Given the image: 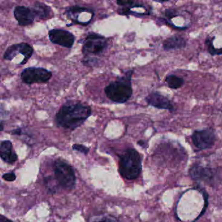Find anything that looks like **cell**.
Here are the masks:
<instances>
[{
    "instance_id": "277c9868",
    "label": "cell",
    "mask_w": 222,
    "mask_h": 222,
    "mask_svg": "<svg viewBox=\"0 0 222 222\" xmlns=\"http://www.w3.org/2000/svg\"><path fill=\"white\" fill-rule=\"evenodd\" d=\"M54 176L58 184L67 190H71L76 184L75 172L69 164L61 159L54 163Z\"/></svg>"
},
{
    "instance_id": "5b68a950",
    "label": "cell",
    "mask_w": 222,
    "mask_h": 222,
    "mask_svg": "<svg viewBox=\"0 0 222 222\" xmlns=\"http://www.w3.org/2000/svg\"><path fill=\"white\" fill-rule=\"evenodd\" d=\"M108 42L106 38L99 34L91 33L85 38L82 46V53L87 56L89 55H99L107 48Z\"/></svg>"
},
{
    "instance_id": "7a4b0ae2",
    "label": "cell",
    "mask_w": 222,
    "mask_h": 222,
    "mask_svg": "<svg viewBox=\"0 0 222 222\" xmlns=\"http://www.w3.org/2000/svg\"><path fill=\"white\" fill-rule=\"evenodd\" d=\"M133 72V70H129L125 76L109 83L104 88L106 95L110 100L122 104L130 99L133 93L131 82Z\"/></svg>"
},
{
    "instance_id": "d6986e66",
    "label": "cell",
    "mask_w": 222,
    "mask_h": 222,
    "mask_svg": "<svg viewBox=\"0 0 222 222\" xmlns=\"http://www.w3.org/2000/svg\"><path fill=\"white\" fill-rule=\"evenodd\" d=\"M72 150L78 151L81 153L84 154V155H87L89 151V148L81 144H74L73 145H72Z\"/></svg>"
},
{
    "instance_id": "7402d4cb",
    "label": "cell",
    "mask_w": 222,
    "mask_h": 222,
    "mask_svg": "<svg viewBox=\"0 0 222 222\" xmlns=\"http://www.w3.org/2000/svg\"><path fill=\"white\" fill-rule=\"evenodd\" d=\"M83 64H84L85 65L87 66H95V63H97L98 61L97 59H93V58H87L85 57V60H83Z\"/></svg>"
},
{
    "instance_id": "9c48e42d",
    "label": "cell",
    "mask_w": 222,
    "mask_h": 222,
    "mask_svg": "<svg viewBox=\"0 0 222 222\" xmlns=\"http://www.w3.org/2000/svg\"><path fill=\"white\" fill-rule=\"evenodd\" d=\"M48 37L53 44L67 48H71L75 41V37L73 34L61 29H50L48 32Z\"/></svg>"
},
{
    "instance_id": "ba28073f",
    "label": "cell",
    "mask_w": 222,
    "mask_h": 222,
    "mask_svg": "<svg viewBox=\"0 0 222 222\" xmlns=\"http://www.w3.org/2000/svg\"><path fill=\"white\" fill-rule=\"evenodd\" d=\"M189 174L190 177L195 181L212 184L216 181L217 171L214 168L195 165L190 169Z\"/></svg>"
},
{
    "instance_id": "8992f818",
    "label": "cell",
    "mask_w": 222,
    "mask_h": 222,
    "mask_svg": "<svg viewBox=\"0 0 222 222\" xmlns=\"http://www.w3.org/2000/svg\"><path fill=\"white\" fill-rule=\"evenodd\" d=\"M52 76V72L42 67H28L20 74L22 82L26 84L44 83L49 82Z\"/></svg>"
},
{
    "instance_id": "8fae6325",
    "label": "cell",
    "mask_w": 222,
    "mask_h": 222,
    "mask_svg": "<svg viewBox=\"0 0 222 222\" xmlns=\"http://www.w3.org/2000/svg\"><path fill=\"white\" fill-rule=\"evenodd\" d=\"M14 16L20 26H28L32 24L37 17L33 8L25 6L16 7Z\"/></svg>"
},
{
    "instance_id": "5bb4252c",
    "label": "cell",
    "mask_w": 222,
    "mask_h": 222,
    "mask_svg": "<svg viewBox=\"0 0 222 222\" xmlns=\"http://www.w3.org/2000/svg\"><path fill=\"white\" fill-rule=\"evenodd\" d=\"M32 8L36 16L40 19L49 18L52 15L51 8L43 3L35 2Z\"/></svg>"
},
{
    "instance_id": "52a82bcc",
    "label": "cell",
    "mask_w": 222,
    "mask_h": 222,
    "mask_svg": "<svg viewBox=\"0 0 222 222\" xmlns=\"http://www.w3.org/2000/svg\"><path fill=\"white\" fill-rule=\"evenodd\" d=\"M191 138L194 146L201 150L211 148L216 140L215 131L211 128L195 130Z\"/></svg>"
},
{
    "instance_id": "2e32d148",
    "label": "cell",
    "mask_w": 222,
    "mask_h": 222,
    "mask_svg": "<svg viewBox=\"0 0 222 222\" xmlns=\"http://www.w3.org/2000/svg\"><path fill=\"white\" fill-rule=\"evenodd\" d=\"M20 49L21 43L15 44L8 46L7 49L5 50V53H4V59L8 61H12L15 57V56H16L18 54H20Z\"/></svg>"
},
{
    "instance_id": "4fadbf2b",
    "label": "cell",
    "mask_w": 222,
    "mask_h": 222,
    "mask_svg": "<svg viewBox=\"0 0 222 222\" xmlns=\"http://www.w3.org/2000/svg\"><path fill=\"white\" fill-rule=\"evenodd\" d=\"M186 46L185 38L179 35H173L166 38L163 42V48L165 51L184 48Z\"/></svg>"
},
{
    "instance_id": "ac0fdd59",
    "label": "cell",
    "mask_w": 222,
    "mask_h": 222,
    "mask_svg": "<svg viewBox=\"0 0 222 222\" xmlns=\"http://www.w3.org/2000/svg\"><path fill=\"white\" fill-rule=\"evenodd\" d=\"M215 39V37L212 38L208 37L205 41V44L207 46V50L208 54L211 55L212 56H215V55H222V48H215L214 45H213V41Z\"/></svg>"
},
{
    "instance_id": "484cf974",
    "label": "cell",
    "mask_w": 222,
    "mask_h": 222,
    "mask_svg": "<svg viewBox=\"0 0 222 222\" xmlns=\"http://www.w3.org/2000/svg\"><path fill=\"white\" fill-rule=\"evenodd\" d=\"M3 130V122H1V131Z\"/></svg>"
},
{
    "instance_id": "7c38bea8",
    "label": "cell",
    "mask_w": 222,
    "mask_h": 222,
    "mask_svg": "<svg viewBox=\"0 0 222 222\" xmlns=\"http://www.w3.org/2000/svg\"><path fill=\"white\" fill-rule=\"evenodd\" d=\"M0 157L2 160L8 164H14L18 160V156L13 151V147L11 142L4 140L0 145Z\"/></svg>"
},
{
    "instance_id": "3957f363",
    "label": "cell",
    "mask_w": 222,
    "mask_h": 222,
    "mask_svg": "<svg viewBox=\"0 0 222 222\" xmlns=\"http://www.w3.org/2000/svg\"><path fill=\"white\" fill-rule=\"evenodd\" d=\"M142 170L140 154L134 149L129 148L119 157V172L127 180L137 178Z\"/></svg>"
},
{
    "instance_id": "ffe728a7",
    "label": "cell",
    "mask_w": 222,
    "mask_h": 222,
    "mask_svg": "<svg viewBox=\"0 0 222 222\" xmlns=\"http://www.w3.org/2000/svg\"><path fill=\"white\" fill-rule=\"evenodd\" d=\"M165 15L168 19H172L173 18H175V17H177L178 16V14L175 9L168 8V9L165 10Z\"/></svg>"
},
{
    "instance_id": "44dd1931",
    "label": "cell",
    "mask_w": 222,
    "mask_h": 222,
    "mask_svg": "<svg viewBox=\"0 0 222 222\" xmlns=\"http://www.w3.org/2000/svg\"><path fill=\"white\" fill-rule=\"evenodd\" d=\"M2 178L8 182H13L16 180V176L14 172H9L3 175Z\"/></svg>"
},
{
    "instance_id": "9a60e30c",
    "label": "cell",
    "mask_w": 222,
    "mask_h": 222,
    "mask_svg": "<svg viewBox=\"0 0 222 222\" xmlns=\"http://www.w3.org/2000/svg\"><path fill=\"white\" fill-rule=\"evenodd\" d=\"M165 82L168 86L173 89H178L181 88L184 84V80L181 77L174 74L167 76L165 78Z\"/></svg>"
},
{
    "instance_id": "cb8c5ba5",
    "label": "cell",
    "mask_w": 222,
    "mask_h": 222,
    "mask_svg": "<svg viewBox=\"0 0 222 222\" xmlns=\"http://www.w3.org/2000/svg\"><path fill=\"white\" fill-rule=\"evenodd\" d=\"M11 134L13 135H20L22 134V130L21 129H15L11 131Z\"/></svg>"
},
{
    "instance_id": "603a6c76",
    "label": "cell",
    "mask_w": 222,
    "mask_h": 222,
    "mask_svg": "<svg viewBox=\"0 0 222 222\" xmlns=\"http://www.w3.org/2000/svg\"><path fill=\"white\" fill-rule=\"evenodd\" d=\"M98 222H117L116 219L110 216H104L100 218Z\"/></svg>"
},
{
    "instance_id": "30bf717a",
    "label": "cell",
    "mask_w": 222,
    "mask_h": 222,
    "mask_svg": "<svg viewBox=\"0 0 222 222\" xmlns=\"http://www.w3.org/2000/svg\"><path fill=\"white\" fill-rule=\"evenodd\" d=\"M148 105L159 109H166L171 112H175V108L169 99L158 92H152L145 97Z\"/></svg>"
},
{
    "instance_id": "e0dca14e",
    "label": "cell",
    "mask_w": 222,
    "mask_h": 222,
    "mask_svg": "<svg viewBox=\"0 0 222 222\" xmlns=\"http://www.w3.org/2000/svg\"><path fill=\"white\" fill-rule=\"evenodd\" d=\"M33 52V48L31 45H29L28 43H25V42H22L21 43L20 54L24 57L22 62L20 63L21 65H25L28 61L29 59L32 56Z\"/></svg>"
},
{
    "instance_id": "6da1fadb",
    "label": "cell",
    "mask_w": 222,
    "mask_h": 222,
    "mask_svg": "<svg viewBox=\"0 0 222 222\" xmlns=\"http://www.w3.org/2000/svg\"><path fill=\"white\" fill-rule=\"evenodd\" d=\"M91 108L80 102H67L55 115V122L58 127L74 130L82 126L91 115Z\"/></svg>"
},
{
    "instance_id": "d4e9b609",
    "label": "cell",
    "mask_w": 222,
    "mask_h": 222,
    "mask_svg": "<svg viewBox=\"0 0 222 222\" xmlns=\"http://www.w3.org/2000/svg\"><path fill=\"white\" fill-rule=\"evenodd\" d=\"M0 222H12V221L8 219L6 216L1 215L0 216Z\"/></svg>"
}]
</instances>
